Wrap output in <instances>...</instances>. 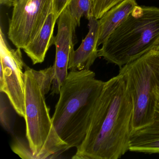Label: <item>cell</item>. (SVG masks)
Segmentation results:
<instances>
[{"label":"cell","instance_id":"cell-9","mask_svg":"<svg viewBox=\"0 0 159 159\" xmlns=\"http://www.w3.org/2000/svg\"><path fill=\"white\" fill-rule=\"evenodd\" d=\"M88 20V33L80 47L73 52L68 66L70 70L90 69L98 57V20L91 16Z\"/></svg>","mask_w":159,"mask_h":159},{"label":"cell","instance_id":"cell-18","mask_svg":"<svg viewBox=\"0 0 159 159\" xmlns=\"http://www.w3.org/2000/svg\"><path fill=\"white\" fill-rule=\"evenodd\" d=\"M70 0H54V9L57 17H59L63 11L69 5Z\"/></svg>","mask_w":159,"mask_h":159},{"label":"cell","instance_id":"cell-3","mask_svg":"<svg viewBox=\"0 0 159 159\" xmlns=\"http://www.w3.org/2000/svg\"><path fill=\"white\" fill-rule=\"evenodd\" d=\"M26 137L35 159H55L69 149L58 135L50 116L45 95L53 80V66L25 71Z\"/></svg>","mask_w":159,"mask_h":159},{"label":"cell","instance_id":"cell-14","mask_svg":"<svg viewBox=\"0 0 159 159\" xmlns=\"http://www.w3.org/2000/svg\"><path fill=\"white\" fill-rule=\"evenodd\" d=\"M1 93L0 98V122L4 130L10 134H13V125L11 118L10 107L7 95L3 92Z\"/></svg>","mask_w":159,"mask_h":159},{"label":"cell","instance_id":"cell-11","mask_svg":"<svg viewBox=\"0 0 159 159\" xmlns=\"http://www.w3.org/2000/svg\"><path fill=\"white\" fill-rule=\"evenodd\" d=\"M156 104L151 124L133 132L129 151L141 153L159 154V90L155 89Z\"/></svg>","mask_w":159,"mask_h":159},{"label":"cell","instance_id":"cell-7","mask_svg":"<svg viewBox=\"0 0 159 159\" xmlns=\"http://www.w3.org/2000/svg\"><path fill=\"white\" fill-rule=\"evenodd\" d=\"M54 0H14L8 38L16 48L24 49L44 23Z\"/></svg>","mask_w":159,"mask_h":159},{"label":"cell","instance_id":"cell-6","mask_svg":"<svg viewBox=\"0 0 159 159\" xmlns=\"http://www.w3.org/2000/svg\"><path fill=\"white\" fill-rule=\"evenodd\" d=\"M0 30V92L7 95L16 113L24 118L25 75L23 70L28 66L23 60L21 49L11 48L2 29Z\"/></svg>","mask_w":159,"mask_h":159},{"label":"cell","instance_id":"cell-19","mask_svg":"<svg viewBox=\"0 0 159 159\" xmlns=\"http://www.w3.org/2000/svg\"><path fill=\"white\" fill-rule=\"evenodd\" d=\"M153 49H154L155 51H157V52H159V42Z\"/></svg>","mask_w":159,"mask_h":159},{"label":"cell","instance_id":"cell-1","mask_svg":"<svg viewBox=\"0 0 159 159\" xmlns=\"http://www.w3.org/2000/svg\"><path fill=\"white\" fill-rule=\"evenodd\" d=\"M132 98L121 73L105 82L86 136L74 159H118L129 151Z\"/></svg>","mask_w":159,"mask_h":159},{"label":"cell","instance_id":"cell-16","mask_svg":"<svg viewBox=\"0 0 159 159\" xmlns=\"http://www.w3.org/2000/svg\"><path fill=\"white\" fill-rule=\"evenodd\" d=\"M12 149L15 153L22 159H35L27 140L26 141L24 139L16 138L12 146Z\"/></svg>","mask_w":159,"mask_h":159},{"label":"cell","instance_id":"cell-17","mask_svg":"<svg viewBox=\"0 0 159 159\" xmlns=\"http://www.w3.org/2000/svg\"><path fill=\"white\" fill-rule=\"evenodd\" d=\"M156 80V87L159 90V52L152 49L148 52Z\"/></svg>","mask_w":159,"mask_h":159},{"label":"cell","instance_id":"cell-4","mask_svg":"<svg viewBox=\"0 0 159 159\" xmlns=\"http://www.w3.org/2000/svg\"><path fill=\"white\" fill-rule=\"evenodd\" d=\"M159 42V8L137 6L98 50V57L120 68L153 49Z\"/></svg>","mask_w":159,"mask_h":159},{"label":"cell","instance_id":"cell-15","mask_svg":"<svg viewBox=\"0 0 159 159\" xmlns=\"http://www.w3.org/2000/svg\"><path fill=\"white\" fill-rule=\"evenodd\" d=\"M123 0H92V14L97 19H99L112 7Z\"/></svg>","mask_w":159,"mask_h":159},{"label":"cell","instance_id":"cell-10","mask_svg":"<svg viewBox=\"0 0 159 159\" xmlns=\"http://www.w3.org/2000/svg\"><path fill=\"white\" fill-rule=\"evenodd\" d=\"M57 19L53 3L39 30L23 49L33 65L43 63L49 48L54 43V30Z\"/></svg>","mask_w":159,"mask_h":159},{"label":"cell","instance_id":"cell-13","mask_svg":"<svg viewBox=\"0 0 159 159\" xmlns=\"http://www.w3.org/2000/svg\"><path fill=\"white\" fill-rule=\"evenodd\" d=\"M70 11L78 26L80 25L83 16L87 19L93 16L92 0H70L69 4Z\"/></svg>","mask_w":159,"mask_h":159},{"label":"cell","instance_id":"cell-12","mask_svg":"<svg viewBox=\"0 0 159 159\" xmlns=\"http://www.w3.org/2000/svg\"><path fill=\"white\" fill-rule=\"evenodd\" d=\"M137 5L136 0H123L109 10L98 19V47L105 42L108 37Z\"/></svg>","mask_w":159,"mask_h":159},{"label":"cell","instance_id":"cell-8","mask_svg":"<svg viewBox=\"0 0 159 159\" xmlns=\"http://www.w3.org/2000/svg\"><path fill=\"white\" fill-rule=\"evenodd\" d=\"M57 32L55 37L56 56L51 94H59L62 84L68 75L69 65L74 52L75 30L77 26L69 5L57 20Z\"/></svg>","mask_w":159,"mask_h":159},{"label":"cell","instance_id":"cell-5","mask_svg":"<svg viewBox=\"0 0 159 159\" xmlns=\"http://www.w3.org/2000/svg\"><path fill=\"white\" fill-rule=\"evenodd\" d=\"M133 103L132 133L153 122L156 80L148 53L120 68Z\"/></svg>","mask_w":159,"mask_h":159},{"label":"cell","instance_id":"cell-2","mask_svg":"<svg viewBox=\"0 0 159 159\" xmlns=\"http://www.w3.org/2000/svg\"><path fill=\"white\" fill-rule=\"evenodd\" d=\"M105 82L90 69L70 70L62 84L52 117L60 138L69 148L83 142Z\"/></svg>","mask_w":159,"mask_h":159}]
</instances>
